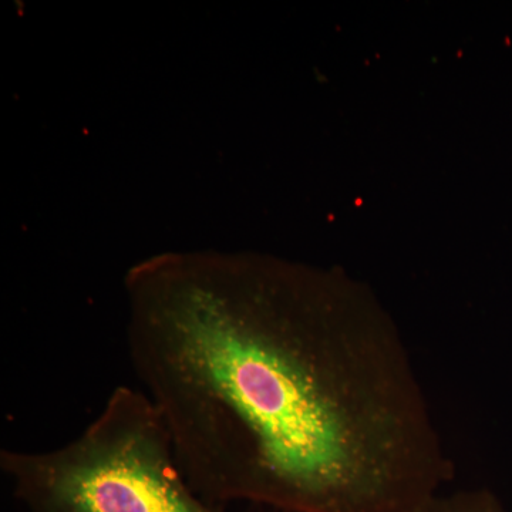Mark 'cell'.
Masks as SVG:
<instances>
[{
  "instance_id": "cell-2",
  "label": "cell",
  "mask_w": 512,
  "mask_h": 512,
  "mask_svg": "<svg viewBox=\"0 0 512 512\" xmlns=\"http://www.w3.org/2000/svg\"><path fill=\"white\" fill-rule=\"evenodd\" d=\"M0 468L26 512H220L185 478L143 390L117 386L72 441L2 450Z\"/></svg>"
},
{
  "instance_id": "cell-1",
  "label": "cell",
  "mask_w": 512,
  "mask_h": 512,
  "mask_svg": "<svg viewBox=\"0 0 512 512\" xmlns=\"http://www.w3.org/2000/svg\"><path fill=\"white\" fill-rule=\"evenodd\" d=\"M130 295L134 373L211 504L416 512L453 478L399 330L342 278L167 258Z\"/></svg>"
},
{
  "instance_id": "cell-3",
  "label": "cell",
  "mask_w": 512,
  "mask_h": 512,
  "mask_svg": "<svg viewBox=\"0 0 512 512\" xmlns=\"http://www.w3.org/2000/svg\"><path fill=\"white\" fill-rule=\"evenodd\" d=\"M416 512H507V510L493 491L487 488H476V490L436 495Z\"/></svg>"
}]
</instances>
